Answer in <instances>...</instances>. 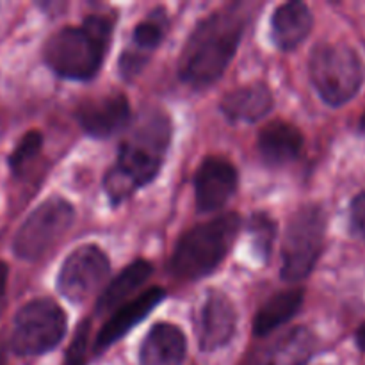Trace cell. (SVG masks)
<instances>
[{
  "instance_id": "obj_1",
  "label": "cell",
  "mask_w": 365,
  "mask_h": 365,
  "mask_svg": "<svg viewBox=\"0 0 365 365\" xmlns=\"http://www.w3.org/2000/svg\"><path fill=\"white\" fill-rule=\"evenodd\" d=\"M248 14L230 4L200 21L178 59V75L195 88H205L223 75L245 34Z\"/></svg>"
},
{
  "instance_id": "obj_2",
  "label": "cell",
  "mask_w": 365,
  "mask_h": 365,
  "mask_svg": "<svg viewBox=\"0 0 365 365\" xmlns=\"http://www.w3.org/2000/svg\"><path fill=\"white\" fill-rule=\"evenodd\" d=\"M171 139L170 118L146 113L121 143L118 160L106 177L107 196L114 205L125 202L138 189L152 182L163 166Z\"/></svg>"
},
{
  "instance_id": "obj_3",
  "label": "cell",
  "mask_w": 365,
  "mask_h": 365,
  "mask_svg": "<svg viewBox=\"0 0 365 365\" xmlns=\"http://www.w3.org/2000/svg\"><path fill=\"white\" fill-rule=\"evenodd\" d=\"M113 38V20L91 14L81 27H64L50 36L43 48L46 64L59 77L88 81L98 73Z\"/></svg>"
},
{
  "instance_id": "obj_4",
  "label": "cell",
  "mask_w": 365,
  "mask_h": 365,
  "mask_svg": "<svg viewBox=\"0 0 365 365\" xmlns=\"http://www.w3.org/2000/svg\"><path fill=\"white\" fill-rule=\"evenodd\" d=\"M241 220L230 212L185 232L171 257L170 269L180 280H198L225 260L237 237Z\"/></svg>"
},
{
  "instance_id": "obj_5",
  "label": "cell",
  "mask_w": 365,
  "mask_h": 365,
  "mask_svg": "<svg viewBox=\"0 0 365 365\" xmlns=\"http://www.w3.org/2000/svg\"><path fill=\"white\" fill-rule=\"evenodd\" d=\"M310 78L328 106L341 107L362 88L365 66L346 43H319L310 53Z\"/></svg>"
},
{
  "instance_id": "obj_6",
  "label": "cell",
  "mask_w": 365,
  "mask_h": 365,
  "mask_svg": "<svg viewBox=\"0 0 365 365\" xmlns=\"http://www.w3.org/2000/svg\"><path fill=\"white\" fill-rule=\"evenodd\" d=\"M327 214L319 203H309L292 214L282 246V278L299 282L316 267L324 248Z\"/></svg>"
},
{
  "instance_id": "obj_7",
  "label": "cell",
  "mask_w": 365,
  "mask_h": 365,
  "mask_svg": "<svg viewBox=\"0 0 365 365\" xmlns=\"http://www.w3.org/2000/svg\"><path fill=\"white\" fill-rule=\"evenodd\" d=\"M66 334V314L53 299L41 298L18 310L11 334V349L20 356L50 351Z\"/></svg>"
},
{
  "instance_id": "obj_8",
  "label": "cell",
  "mask_w": 365,
  "mask_h": 365,
  "mask_svg": "<svg viewBox=\"0 0 365 365\" xmlns=\"http://www.w3.org/2000/svg\"><path fill=\"white\" fill-rule=\"evenodd\" d=\"M75 210L66 200L48 198L25 220L14 235L13 250L24 260H38L66 235Z\"/></svg>"
},
{
  "instance_id": "obj_9",
  "label": "cell",
  "mask_w": 365,
  "mask_h": 365,
  "mask_svg": "<svg viewBox=\"0 0 365 365\" xmlns=\"http://www.w3.org/2000/svg\"><path fill=\"white\" fill-rule=\"evenodd\" d=\"M110 273V264L106 253L95 245H86L75 250L59 271L57 285L64 298L82 303L98 292Z\"/></svg>"
},
{
  "instance_id": "obj_10",
  "label": "cell",
  "mask_w": 365,
  "mask_h": 365,
  "mask_svg": "<svg viewBox=\"0 0 365 365\" xmlns=\"http://www.w3.org/2000/svg\"><path fill=\"white\" fill-rule=\"evenodd\" d=\"M237 327V312L227 294L209 291L195 314V334L202 351H216L230 342Z\"/></svg>"
},
{
  "instance_id": "obj_11",
  "label": "cell",
  "mask_w": 365,
  "mask_h": 365,
  "mask_svg": "<svg viewBox=\"0 0 365 365\" xmlns=\"http://www.w3.org/2000/svg\"><path fill=\"white\" fill-rule=\"evenodd\" d=\"M237 170L221 157H207L195 177L196 207L200 212L223 209L237 191Z\"/></svg>"
},
{
  "instance_id": "obj_12",
  "label": "cell",
  "mask_w": 365,
  "mask_h": 365,
  "mask_svg": "<svg viewBox=\"0 0 365 365\" xmlns=\"http://www.w3.org/2000/svg\"><path fill=\"white\" fill-rule=\"evenodd\" d=\"M75 116L86 134L106 139L127 127L130 106L123 93H107L82 102Z\"/></svg>"
},
{
  "instance_id": "obj_13",
  "label": "cell",
  "mask_w": 365,
  "mask_h": 365,
  "mask_svg": "<svg viewBox=\"0 0 365 365\" xmlns=\"http://www.w3.org/2000/svg\"><path fill=\"white\" fill-rule=\"evenodd\" d=\"M166 27L168 16L164 9L152 11L145 20L135 25L130 46L120 57V70L123 77H134L145 68V64L150 59V53L163 41Z\"/></svg>"
},
{
  "instance_id": "obj_14",
  "label": "cell",
  "mask_w": 365,
  "mask_h": 365,
  "mask_svg": "<svg viewBox=\"0 0 365 365\" xmlns=\"http://www.w3.org/2000/svg\"><path fill=\"white\" fill-rule=\"evenodd\" d=\"M166 291L160 287H153L141 294L139 298L127 302L120 309L114 310L113 317L103 324L98 337L95 342V351H103L106 348L113 346L114 342L120 341L125 334L132 330L138 323H141L157 305L164 299Z\"/></svg>"
},
{
  "instance_id": "obj_15",
  "label": "cell",
  "mask_w": 365,
  "mask_h": 365,
  "mask_svg": "<svg viewBox=\"0 0 365 365\" xmlns=\"http://www.w3.org/2000/svg\"><path fill=\"white\" fill-rule=\"evenodd\" d=\"M187 342L182 330L170 323H157L145 337L139 365H182Z\"/></svg>"
},
{
  "instance_id": "obj_16",
  "label": "cell",
  "mask_w": 365,
  "mask_h": 365,
  "mask_svg": "<svg viewBox=\"0 0 365 365\" xmlns=\"http://www.w3.org/2000/svg\"><path fill=\"white\" fill-rule=\"evenodd\" d=\"M273 109V93L262 82L232 89L221 100V110L234 123H255Z\"/></svg>"
},
{
  "instance_id": "obj_17",
  "label": "cell",
  "mask_w": 365,
  "mask_h": 365,
  "mask_svg": "<svg viewBox=\"0 0 365 365\" xmlns=\"http://www.w3.org/2000/svg\"><path fill=\"white\" fill-rule=\"evenodd\" d=\"M303 150V135L298 127L274 120L259 134V152L269 166H284L298 159Z\"/></svg>"
},
{
  "instance_id": "obj_18",
  "label": "cell",
  "mask_w": 365,
  "mask_h": 365,
  "mask_svg": "<svg viewBox=\"0 0 365 365\" xmlns=\"http://www.w3.org/2000/svg\"><path fill=\"white\" fill-rule=\"evenodd\" d=\"M316 346V335L309 328H291L264 349L255 365H305L312 359Z\"/></svg>"
},
{
  "instance_id": "obj_19",
  "label": "cell",
  "mask_w": 365,
  "mask_h": 365,
  "mask_svg": "<svg viewBox=\"0 0 365 365\" xmlns=\"http://www.w3.org/2000/svg\"><path fill=\"white\" fill-rule=\"evenodd\" d=\"M314 16L309 6L303 2L282 4L271 20V36L280 50H294L310 34Z\"/></svg>"
},
{
  "instance_id": "obj_20",
  "label": "cell",
  "mask_w": 365,
  "mask_h": 365,
  "mask_svg": "<svg viewBox=\"0 0 365 365\" xmlns=\"http://www.w3.org/2000/svg\"><path fill=\"white\" fill-rule=\"evenodd\" d=\"M153 267L146 260H135L130 266L125 267L100 294L98 303H96V312L109 314L125 305V299L130 298L143 284L150 278Z\"/></svg>"
},
{
  "instance_id": "obj_21",
  "label": "cell",
  "mask_w": 365,
  "mask_h": 365,
  "mask_svg": "<svg viewBox=\"0 0 365 365\" xmlns=\"http://www.w3.org/2000/svg\"><path fill=\"white\" fill-rule=\"evenodd\" d=\"M303 296H305L303 289H289L267 299L262 309L257 312L253 321V334L257 337H264L291 321L302 309Z\"/></svg>"
},
{
  "instance_id": "obj_22",
  "label": "cell",
  "mask_w": 365,
  "mask_h": 365,
  "mask_svg": "<svg viewBox=\"0 0 365 365\" xmlns=\"http://www.w3.org/2000/svg\"><path fill=\"white\" fill-rule=\"evenodd\" d=\"M250 234L253 237V250L260 259L267 260L273 250L274 235H277V225L267 214L257 212L250 220Z\"/></svg>"
},
{
  "instance_id": "obj_23",
  "label": "cell",
  "mask_w": 365,
  "mask_h": 365,
  "mask_svg": "<svg viewBox=\"0 0 365 365\" xmlns=\"http://www.w3.org/2000/svg\"><path fill=\"white\" fill-rule=\"evenodd\" d=\"M43 146V135L38 130H31L20 139L16 148L9 155V166L14 175H21L25 168L38 157Z\"/></svg>"
},
{
  "instance_id": "obj_24",
  "label": "cell",
  "mask_w": 365,
  "mask_h": 365,
  "mask_svg": "<svg viewBox=\"0 0 365 365\" xmlns=\"http://www.w3.org/2000/svg\"><path fill=\"white\" fill-rule=\"evenodd\" d=\"M89 330H91V323L89 321H82L78 324L77 331L73 335L70 348L66 351V359L63 365H86L88 359V341H89Z\"/></svg>"
},
{
  "instance_id": "obj_25",
  "label": "cell",
  "mask_w": 365,
  "mask_h": 365,
  "mask_svg": "<svg viewBox=\"0 0 365 365\" xmlns=\"http://www.w3.org/2000/svg\"><path fill=\"white\" fill-rule=\"evenodd\" d=\"M349 230L356 239L365 242V191L356 195L349 207Z\"/></svg>"
},
{
  "instance_id": "obj_26",
  "label": "cell",
  "mask_w": 365,
  "mask_h": 365,
  "mask_svg": "<svg viewBox=\"0 0 365 365\" xmlns=\"http://www.w3.org/2000/svg\"><path fill=\"white\" fill-rule=\"evenodd\" d=\"M7 274H9V269H7V264L6 262H0V312H2L4 298H6Z\"/></svg>"
},
{
  "instance_id": "obj_27",
  "label": "cell",
  "mask_w": 365,
  "mask_h": 365,
  "mask_svg": "<svg viewBox=\"0 0 365 365\" xmlns=\"http://www.w3.org/2000/svg\"><path fill=\"white\" fill-rule=\"evenodd\" d=\"M355 339H356V346H359V349L365 351V323L359 328V330H356Z\"/></svg>"
},
{
  "instance_id": "obj_28",
  "label": "cell",
  "mask_w": 365,
  "mask_h": 365,
  "mask_svg": "<svg viewBox=\"0 0 365 365\" xmlns=\"http://www.w3.org/2000/svg\"><path fill=\"white\" fill-rule=\"evenodd\" d=\"M359 128H360V132H362V134H365V113H364V116L360 118V123H359Z\"/></svg>"
}]
</instances>
